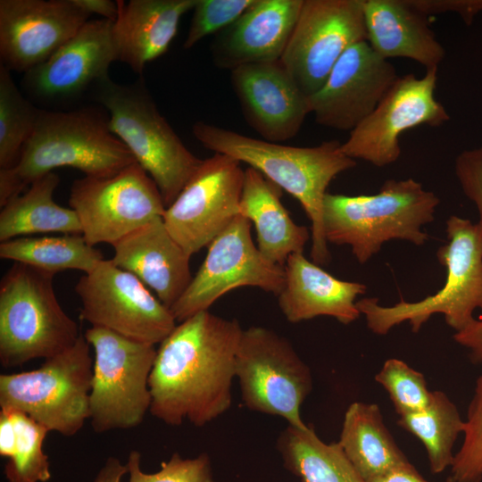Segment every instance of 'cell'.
Instances as JSON below:
<instances>
[{
    "label": "cell",
    "mask_w": 482,
    "mask_h": 482,
    "mask_svg": "<svg viewBox=\"0 0 482 482\" xmlns=\"http://www.w3.org/2000/svg\"><path fill=\"white\" fill-rule=\"evenodd\" d=\"M243 330L237 320L209 311L177 324L156 352L150 413L167 425L187 420L203 427L226 412Z\"/></svg>",
    "instance_id": "6da1fadb"
},
{
    "label": "cell",
    "mask_w": 482,
    "mask_h": 482,
    "mask_svg": "<svg viewBox=\"0 0 482 482\" xmlns=\"http://www.w3.org/2000/svg\"><path fill=\"white\" fill-rule=\"evenodd\" d=\"M192 132L204 147L245 162L294 196L311 221V258L318 265L330 262L323 228V202L330 182L356 166L337 140L299 147L257 139L197 121Z\"/></svg>",
    "instance_id": "7a4b0ae2"
},
{
    "label": "cell",
    "mask_w": 482,
    "mask_h": 482,
    "mask_svg": "<svg viewBox=\"0 0 482 482\" xmlns=\"http://www.w3.org/2000/svg\"><path fill=\"white\" fill-rule=\"evenodd\" d=\"M134 162L129 150L112 132L108 115L100 110L40 109L17 162L0 170V206L57 168L71 167L85 176L107 177Z\"/></svg>",
    "instance_id": "3957f363"
},
{
    "label": "cell",
    "mask_w": 482,
    "mask_h": 482,
    "mask_svg": "<svg viewBox=\"0 0 482 482\" xmlns=\"http://www.w3.org/2000/svg\"><path fill=\"white\" fill-rule=\"evenodd\" d=\"M439 198L413 179H388L370 195L327 193L323 228L328 243L348 245L357 262L366 263L393 239L422 245V227L434 220Z\"/></svg>",
    "instance_id": "277c9868"
},
{
    "label": "cell",
    "mask_w": 482,
    "mask_h": 482,
    "mask_svg": "<svg viewBox=\"0 0 482 482\" xmlns=\"http://www.w3.org/2000/svg\"><path fill=\"white\" fill-rule=\"evenodd\" d=\"M447 242L439 247L436 257L446 270L445 281L435 295L418 302L403 299L392 306H383L377 297L362 298L356 306L377 335L408 321L417 333L432 315L443 314L446 324L459 332L482 312V226L456 215L446 220Z\"/></svg>",
    "instance_id": "5b68a950"
},
{
    "label": "cell",
    "mask_w": 482,
    "mask_h": 482,
    "mask_svg": "<svg viewBox=\"0 0 482 482\" xmlns=\"http://www.w3.org/2000/svg\"><path fill=\"white\" fill-rule=\"evenodd\" d=\"M107 112L112 132L153 179L169 207L201 165L159 112L143 80L120 84L110 77L91 92Z\"/></svg>",
    "instance_id": "8992f818"
},
{
    "label": "cell",
    "mask_w": 482,
    "mask_h": 482,
    "mask_svg": "<svg viewBox=\"0 0 482 482\" xmlns=\"http://www.w3.org/2000/svg\"><path fill=\"white\" fill-rule=\"evenodd\" d=\"M54 275L14 262L0 282V363L21 366L71 347L78 324L61 306Z\"/></svg>",
    "instance_id": "52a82bcc"
},
{
    "label": "cell",
    "mask_w": 482,
    "mask_h": 482,
    "mask_svg": "<svg viewBox=\"0 0 482 482\" xmlns=\"http://www.w3.org/2000/svg\"><path fill=\"white\" fill-rule=\"evenodd\" d=\"M93 363L90 345L80 335L37 370L1 374L0 408L23 412L49 432L72 436L89 419Z\"/></svg>",
    "instance_id": "ba28073f"
},
{
    "label": "cell",
    "mask_w": 482,
    "mask_h": 482,
    "mask_svg": "<svg viewBox=\"0 0 482 482\" xmlns=\"http://www.w3.org/2000/svg\"><path fill=\"white\" fill-rule=\"evenodd\" d=\"M84 337L95 353L89 395L94 431L137 427L150 411L149 378L157 349L98 327L87 328Z\"/></svg>",
    "instance_id": "9c48e42d"
},
{
    "label": "cell",
    "mask_w": 482,
    "mask_h": 482,
    "mask_svg": "<svg viewBox=\"0 0 482 482\" xmlns=\"http://www.w3.org/2000/svg\"><path fill=\"white\" fill-rule=\"evenodd\" d=\"M235 377L249 410L281 417L291 426H306L300 408L312 389V377L287 338L264 327L244 329Z\"/></svg>",
    "instance_id": "30bf717a"
},
{
    "label": "cell",
    "mask_w": 482,
    "mask_h": 482,
    "mask_svg": "<svg viewBox=\"0 0 482 482\" xmlns=\"http://www.w3.org/2000/svg\"><path fill=\"white\" fill-rule=\"evenodd\" d=\"M69 204L92 246L114 244L157 217L165 205L149 174L137 162L107 177L84 176L71 188Z\"/></svg>",
    "instance_id": "8fae6325"
},
{
    "label": "cell",
    "mask_w": 482,
    "mask_h": 482,
    "mask_svg": "<svg viewBox=\"0 0 482 482\" xmlns=\"http://www.w3.org/2000/svg\"><path fill=\"white\" fill-rule=\"evenodd\" d=\"M79 318L91 327L155 345L177 326L170 308L133 274L102 260L77 282Z\"/></svg>",
    "instance_id": "7c38bea8"
},
{
    "label": "cell",
    "mask_w": 482,
    "mask_h": 482,
    "mask_svg": "<svg viewBox=\"0 0 482 482\" xmlns=\"http://www.w3.org/2000/svg\"><path fill=\"white\" fill-rule=\"evenodd\" d=\"M252 222L237 215L208 246L187 288L171 306L177 323L204 312L226 293L254 287L278 295L285 284L284 266L267 260L254 245Z\"/></svg>",
    "instance_id": "4fadbf2b"
},
{
    "label": "cell",
    "mask_w": 482,
    "mask_h": 482,
    "mask_svg": "<svg viewBox=\"0 0 482 482\" xmlns=\"http://www.w3.org/2000/svg\"><path fill=\"white\" fill-rule=\"evenodd\" d=\"M366 39L363 0H303L280 62L309 97L344 53Z\"/></svg>",
    "instance_id": "5bb4252c"
},
{
    "label": "cell",
    "mask_w": 482,
    "mask_h": 482,
    "mask_svg": "<svg viewBox=\"0 0 482 482\" xmlns=\"http://www.w3.org/2000/svg\"><path fill=\"white\" fill-rule=\"evenodd\" d=\"M436 82L437 68L426 70L420 78L412 73L398 76L374 111L349 132L342 143L344 154L376 167L395 162L403 132L421 125L439 127L450 120L436 99Z\"/></svg>",
    "instance_id": "9a60e30c"
},
{
    "label": "cell",
    "mask_w": 482,
    "mask_h": 482,
    "mask_svg": "<svg viewBox=\"0 0 482 482\" xmlns=\"http://www.w3.org/2000/svg\"><path fill=\"white\" fill-rule=\"evenodd\" d=\"M244 176L237 160L214 153L165 209L166 229L189 256L209 246L239 215Z\"/></svg>",
    "instance_id": "2e32d148"
},
{
    "label": "cell",
    "mask_w": 482,
    "mask_h": 482,
    "mask_svg": "<svg viewBox=\"0 0 482 482\" xmlns=\"http://www.w3.org/2000/svg\"><path fill=\"white\" fill-rule=\"evenodd\" d=\"M115 61L112 21L90 19L46 62L24 73L21 85L33 103L62 105L92 92L110 77Z\"/></svg>",
    "instance_id": "e0dca14e"
},
{
    "label": "cell",
    "mask_w": 482,
    "mask_h": 482,
    "mask_svg": "<svg viewBox=\"0 0 482 482\" xmlns=\"http://www.w3.org/2000/svg\"><path fill=\"white\" fill-rule=\"evenodd\" d=\"M395 66L367 40L348 48L321 88L308 97L318 124L352 131L377 107L397 79Z\"/></svg>",
    "instance_id": "ac0fdd59"
},
{
    "label": "cell",
    "mask_w": 482,
    "mask_h": 482,
    "mask_svg": "<svg viewBox=\"0 0 482 482\" xmlns=\"http://www.w3.org/2000/svg\"><path fill=\"white\" fill-rule=\"evenodd\" d=\"M91 15L73 0H0V58L26 73L73 37Z\"/></svg>",
    "instance_id": "d6986e66"
},
{
    "label": "cell",
    "mask_w": 482,
    "mask_h": 482,
    "mask_svg": "<svg viewBox=\"0 0 482 482\" xmlns=\"http://www.w3.org/2000/svg\"><path fill=\"white\" fill-rule=\"evenodd\" d=\"M230 78L245 120L263 140L278 143L298 134L311 113L309 101L280 60L237 67Z\"/></svg>",
    "instance_id": "ffe728a7"
},
{
    "label": "cell",
    "mask_w": 482,
    "mask_h": 482,
    "mask_svg": "<svg viewBox=\"0 0 482 482\" xmlns=\"http://www.w3.org/2000/svg\"><path fill=\"white\" fill-rule=\"evenodd\" d=\"M303 0H256L212 44V61L222 69L279 61Z\"/></svg>",
    "instance_id": "44dd1931"
},
{
    "label": "cell",
    "mask_w": 482,
    "mask_h": 482,
    "mask_svg": "<svg viewBox=\"0 0 482 482\" xmlns=\"http://www.w3.org/2000/svg\"><path fill=\"white\" fill-rule=\"evenodd\" d=\"M112 262L133 274L168 308L179 299L193 276L190 257L157 217L112 245Z\"/></svg>",
    "instance_id": "7402d4cb"
},
{
    "label": "cell",
    "mask_w": 482,
    "mask_h": 482,
    "mask_svg": "<svg viewBox=\"0 0 482 482\" xmlns=\"http://www.w3.org/2000/svg\"><path fill=\"white\" fill-rule=\"evenodd\" d=\"M284 269L285 284L277 296L289 322L330 316L347 325L359 319L356 298L366 293L364 284L335 278L303 253L291 254Z\"/></svg>",
    "instance_id": "603a6c76"
},
{
    "label": "cell",
    "mask_w": 482,
    "mask_h": 482,
    "mask_svg": "<svg viewBox=\"0 0 482 482\" xmlns=\"http://www.w3.org/2000/svg\"><path fill=\"white\" fill-rule=\"evenodd\" d=\"M197 0H118L112 21L117 61L141 75L145 65L162 56L178 32L181 17Z\"/></svg>",
    "instance_id": "cb8c5ba5"
},
{
    "label": "cell",
    "mask_w": 482,
    "mask_h": 482,
    "mask_svg": "<svg viewBox=\"0 0 482 482\" xmlns=\"http://www.w3.org/2000/svg\"><path fill=\"white\" fill-rule=\"evenodd\" d=\"M367 42L388 60L408 58L426 70L437 68L445 51L430 27L428 16L408 0H363Z\"/></svg>",
    "instance_id": "d4e9b609"
},
{
    "label": "cell",
    "mask_w": 482,
    "mask_h": 482,
    "mask_svg": "<svg viewBox=\"0 0 482 482\" xmlns=\"http://www.w3.org/2000/svg\"><path fill=\"white\" fill-rule=\"evenodd\" d=\"M281 190L259 170L248 167L245 170L239 215L254 224L262 254L284 266L291 254L303 253L311 233L292 220L281 203Z\"/></svg>",
    "instance_id": "484cf974"
},
{
    "label": "cell",
    "mask_w": 482,
    "mask_h": 482,
    "mask_svg": "<svg viewBox=\"0 0 482 482\" xmlns=\"http://www.w3.org/2000/svg\"><path fill=\"white\" fill-rule=\"evenodd\" d=\"M338 443L365 482L411 463L385 426L375 403L355 402L349 405Z\"/></svg>",
    "instance_id": "4316f807"
},
{
    "label": "cell",
    "mask_w": 482,
    "mask_h": 482,
    "mask_svg": "<svg viewBox=\"0 0 482 482\" xmlns=\"http://www.w3.org/2000/svg\"><path fill=\"white\" fill-rule=\"evenodd\" d=\"M59 182L57 174L47 173L2 207L0 242L43 233L81 234L76 212L54 199Z\"/></svg>",
    "instance_id": "83f0119b"
},
{
    "label": "cell",
    "mask_w": 482,
    "mask_h": 482,
    "mask_svg": "<svg viewBox=\"0 0 482 482\" xmlns=\"http://www.w3.org/2000/svg\"><path fill=\"white\" fill-rule=\"evenodd\" d=\"M277 447L285 468L303 482H365L340 444L325 443L311 426L288 425Z\"/></svg>",
    "instance_id": "f1b7e54d"
},
{
    "label": "cell",
    "mask_w": 482,
    "mask_h": 482,
    "mask_svg": "<svg viewBox=\"0 0 482 482\" xmlns=\"http://www.w3.org/2000/svg\"><path fill=\"white\" fill-rule=\"evenodd\" d=\"M0 257L54 275L68 270L88 273L104 260L82 234L16 237L0 243Z\"/></svg>",
    "instance_id": "f546056e"
},
{
    "label": "cell",
    "mask_w": 482,
    "mask_h": 482,
    "mask_svg": "<svg viewBox=\"0 0 482 482\" xmlns=\"http://www.w3.org/2000/svg\"><path fill=\"white\" fill-rule=\"evenodd\" d=\"M397 424L424 445L433 474L451 467L453 447L464 421L456 405L442 391H432L428 405L422 411L400 416Z\"/></svg>",
    "instance_id": "4dcf8cb0"
},
{
    "label": "cell",
    "mask_w": 482,
    "mask_h": 482,
    "mask_svg": "<svg viewBox=\"0 0 482 482\" xmlns=\"http://www.w3.org/2000/svg\"><path fill=\"white\" fill-rule=\"evenodd\" d=\"M39 112L40 108L18 88L11 71L0 65V170L17 162Z\"/></svg>",
    "instance_id": "1f68e13d"
},
{
    "label": "cell",
    "mask_w": 482,
    "mask_h": 482,
    "mask_svg": "<svg viewBox=\"0 0 482 482\" xmlns=\"http://www.w3.org/2000/svg\"><path fill=\"white\" fill-rule=\"evenodd\" d=\"M9 411L16 432L13 455L4 466L8 482H46L51 478L48 456L43 444L49 432L44 426L18 411Z\"/></svg>",
    "instance_id": "d6a6232c"
},
{
    "label": "cell",
    "mask_w": 482,
    "mask_h": 482,
    "mask_svg": "<svg viewBox=\"0 0 482 482\" xmlns=\"http://www.w3.org/2000/svg\"><path fill=\"white\" fill-rule=\"evenodd\" d=\"M375 380L386 390L399 416L420 411L430 402L432 391L424 375L401 360H386Z\"/></svg>",
    "instance_id": "836d02e7"
},
{
    "label": "cell",
    "mask_w": 482,
    "mask_h": 482,
    "mask_svg": "<svg viewBox=\"0 0 482 482\" xmlns=\"http://www.w3.org/2000/svg\"><path fill=\"white\" fill-rule=\"evenodd\" d=\"M464 439L454 455L447 482H482V373L464 421Z\"/></svg>",
    "instance_id": "e575fe53"
},
{
    "label": "cell",
    "mask_w": 482,
    "mask_h": 482,
    "mask_svg": "<svg viewBox=\"0 0 482 482\" xmlns=\"http://www.w3.org/2000/svg\"><path fill=\"white\" fill-rule=\"evenodd\" d=\"M129 482H214L212 463L206 453L182 458L174 453L162 461L158 471L145 473L141 470V454L132 450L127 461Z\"/></svg>",
    "instance_id": "d590c367"
},
{
    "label": "cell",
    "mask_w": 482,
    "mask_h": 482,
    "mask_svg": "<svg viewBox=\"0 0 482 482\" xmlns=\"http://www.w3.org/2000/svg\"><path fill=\"white\" fill-rule=\"evenodd\" d=\"M256 0H197L193 8L189 29L183 44L192 48L204 37L235 22Z\"/></svg>",
    "instance_id": "8d00e7d4"
},
{
    "label": "cell",
    "mask_w": 482,
    "mask_h": 482,
    "mask_svg": "<svg viewBox=\"0 0 482 482\" xmlns=\"http://www.w3.org/2000/svg\"><path fill=\"white\" fill-rule=\"evenodd\" d=\"M454 170L462 192L476 206L478 223L482 226V143L460 153Z\"/></svg>",
    "instance_id": "74e56055"
},
{
    "label": "cell",
    "mask_w": 482,
    "mask_h": 482,
    "mask_svg": "<svg viewBox=\"0 0 482 482\" xmlns=\"http://www.w3.org/2000/svg\"><path fill=\"white\" fill-rule=\"evenodd\" d=\"M415 9L427 16L442 12H454L470 25L482 12V0H408Z\"/></svg>",
    "instance_id": "f35d334b"
},
{
    "label": "cell",
    "mask_w": 482,
    "mask_h": 482,
    "mask_svg": "<svg viewBox=\"0 0 482 482\" xmlns=\"http://www.w3.org/2000/svg\"><path fill=\"white\" fill-rule=\"evenodd\" d=\"M453 339L470 351L474 362H482V318L475 319L464 329L455 332Z\"/></svg>",
    "instance_id": "ab89813d"
},
{
    "label": "cell",
    "mask_w": 482,
    "mask_h": 482,
    "mask_svg": "<svg viewBox=\"0 0 482 482\" xmlns=\"http://www.w3.org/2000/svg\"><path fill=\"white\" fill-rule=\"evenodd\" d=\"M16 432L9 411H0V455L10 459L14 453Z\"/></svg>",
    "instance_id": "60d3db41"
},
{
    "label": "cell",
    "mask_w": 482,
    "mask_h": 482,
    "mask_svg": "<svg viewBox=\"0 0 482 482\" xmlns=\"http://www.w3.org/2000/svg\"><path fill=\"white\" fill-rule=\"evenodd\" d=\"M74 4L91 16L96 14L101 19L114 21L118 16V4L111 0H73Z\"/></svg>",
    "instance_id": "b9f144b4"
},
{
    "label": "cell",
    "mask_w": 482,
    "mask_h": 482,
    "mask_svg": "<svg viewBox=\"0 0 482 482\" xmlns=\"http://www.w3.org/2000/svg\"><path fill=\"white\" fill-rule=\"evenodd\" d=\"M128 473L127 464L113 456H110L100 469L93 482H120Z\"/></svg>",
    "instance_id": "7bdbcfd3"
},
{
    "label": "cell",
    "mask_w": 482,
    "mask_h": 482,
    "mask_svg": "<svg viewBox=\"0 0 482 482\" xmlns=\"http://www.w3.org/2000/svg\"><path fill=\"white\" fill-rule=\"evenodd\" d=\"M371 482H428L410 463L395 469Z\"/></svg>",
    "instance_id": "ee69618b"
}]
</instances>
